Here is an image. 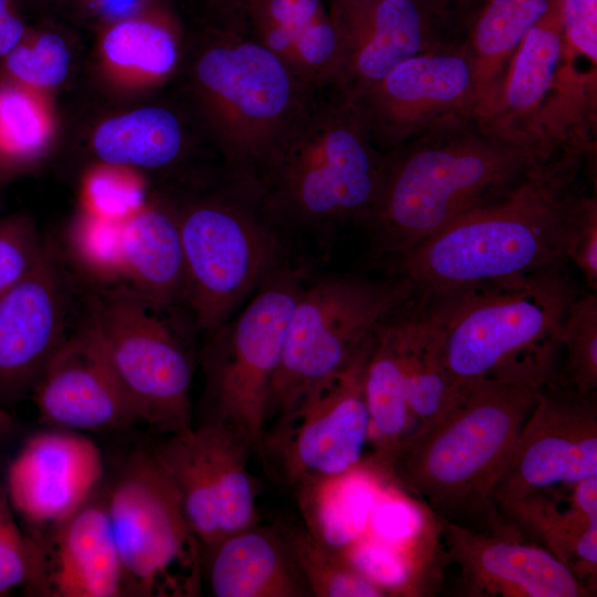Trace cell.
I'll return each mask as SVG.
<instances>
[{
	"instance_id": "1",
	"label": "cell",
	"mask_w": 597,
	"mask_h": 597,
	"mask_svg": "<svg viewBox=\"0 0 597 597\" xmlns=\"http://www.w3.org/2000/svg\"><path fill=\"white\" fill-rule=\"evenodd\" d=\"M523 128L476 109L451 116L389 153L366 224L380 254H400L502 195L573 136Z\"/></svg>"
},
{
	"instance_id": "2",
	"label": "cell",
	"mask_w": 597,
	"mask_h": 597,
	"mask_svg": "<svg viewBox=\"0 0 597 597\" xmlns=\"http://www.w3.org/2000/svg\"><path fill=\"white\" fill-rule=\"evenodd\" d=\"M595 139H570L517 184L398 254L417 294H437L567 266L568 238L588 193Z\"/></svg>"
},
{
	"instance_id": "3",
	"label": "cell",
	"mask_w": 597,
	"mask_h": 597,
	"mask_svg": "<svg viewBox=\"0 0 597 597\" xmlns=\"http://www.w3.org/2000/svg\"><path fill=\"white\" fill-rule=\"evenodd\" d=\"M546 384L500 378L464 386L439 418L416 429L378 463L439 521L507 535L494 492Z\"/></svg>"
},
{
	"instance_id": "4",
	"label": "cell",
	"mask_w": 597,
	"mask_h": 597,
	"mask_svg": "<svg viewBox=\"0 0 597 597\" xmlns=\"http://www.w3.org/2000/svg\"><path fill=\"white\" fill-rule=\"evenodd\" d=\"M389 155L374 143L360 104L317 90L255 179L242 189L273 226L364 222L380 196Z\"/></svg>"
},
{
	"instance_id": "5",
	"label": "cell",
	"mask_w": 597,
	"mask_h": 597,
	"mask_svg": "<svg viewBox=\"0 0 597 597\" xmlns=\"http://www.w3.org/2000/svg\"><path fill=\"white\" fill-rule=\"evenodd\" d=\"M577 291L566 266L417 294L453 385L556 377L561 331Z\"/></svg>"
},
{
	"instance_id": "6",
	"label": "cell",
	"mask_w": 597,
	"mask_h": 597,
	"mask_svg": "<svg viewBox=\"0 0 597 597\" xmlns=\"http://www.w3.org/2000/svg\"><path fill=\"white\" fill-rule=\"evenodd\" d=\"M209 31L189 66L191 94L228 181L244 189L317 90L234 21Z\"/></svg>"
},
{
	"instance_id": "7",
	"label": "cell",
	"mask_w": 597,
	"mask_h": 597,
	"mask_svg": "<svg viewBox=\"0 0 597 597\" xmlns=\"http://www.w3.org/2000/svg\"><path fill=\"white\" fill-rule=\"evenodd\" d=\"M413 295L412 283L401 275L331 276L302 286L272 383L266 426L341 373Z\"/></svg>"
},
{
	"instance_id": "8",
	"label": "cell",
	"mask_w": 597,
	"mask_h": 597,
	"mask_svg": "<svg viewBox=\"0 0 597 597\" xmlns=\"http://www.w3.org/2000/svg\"><path fill=\"white\" fill-rule=\"evenodd\" d=\"M185 293L198 331L210 335L275 270L274 227L229 182L177 211Z\"/></svg>"
},
{
	"instance_id": "9",
	"label": "cell",
	"mask_w": 597,
	"mask_h": 597,
	"mask_svg": "<svg viewBox=\"0 0 597 597\" xmlns=\"http://www.w3.org/2000/svg\"><path fill=\"white\" fill-rule=\"evenodd\" d=\"M302 283L275 269L238 315L211 333L203 352L210 417L234 430L258 451L281 362L287 324Z\"/></svg>"
},
{
	"instance_id": "10",
	"label": "cell",
	"mask_w": 597,
	"mask_h": 597,
	"mask_svg": "<svg viewBox=\"0 0 597 597\" xmlns=\"http://www.w3.org/2000/svg\"><path fill=\"white\" fill-rule=\"evenodd\" d=\"M105 499L127 596L196 593L200 545L174 483L153 452L133 454Z\"/></svg>"
},
{
	"instance_id": "11",
	"label": "cell",
	"mask_w": 597,
	"mask_h": 597,
	"mask_svg": "<svg viewBox=\"0 0 597 597\" xmlns=\"http://www.w3.org/2000/svg\"><path fill=\"white\" fill-rule=\"evenodd\" d=\"M158 311L130 287L118 286L91 297L88 320L138 420L174 434L192 427V366Z\"/></svg>"
},
{
	"instance_id": "12",
	"label": "cell",
	"mask_w": 597,
	"mask_h": 597,
	"mask_svg": "<svg viewBox=\"0 0 597 597\" xmlns=\"http://www.w3.org/2000/svg\"><path fill=\"white\" fill-rule=\"evenodd\" d=\"M373 337L341 373L265 429L258 452L286 483L298 489L358 467L370 430L364 374Z\"/></svg>"
},
{
	"instance_id": "13",
	"label": "cell",
	"mask_w": 597,
	"mask_h": 597,
	"mask_svg": "<svg viewBox=\"0 0 597 597\" xmlns=\"http://www.w3.org/2000/svg\"><path fill=\"white\" fill-rule=\"evenodd\" d=\"M251 451L234 430L212 420L169 434L151 451L180 496L200 552L259 524Z\"/></svg>"
},
{
	"instance_id": "14",
	"label": "cell",
	"mask_w": 597,
	"mask_h": 597,
	"mask_svg": "<svg viewBox=\"0 0 597 597\" xmlns=\"http://www.w3.org/2000/svg\"><path fill=\"white\" fill-rule=\"evenodd\" d=\"M595 394V392H593ZM543 386L494 492L501 512L526 499L597 476L595 395Z\"/></svg>"
},
{
	"instance_id": "15",
	"label": "cell",
	"mask_w": 597,
	"mask_h": 597,
	"mask_svg": "<svg viewBox=\"0 0 597 597\" xmlns=\"http://www.w3.org/2000/svg\"><path fill=\"white\" fill-rule=\"evenodd\" d=\"M376 146L389 154L451 116L484 109L467 42L411 57L358 98Z\"/></svg>"
},
{
	"instance_id": "16",
	"label": "cell",
	"mask_w": 597,
	"mask_h": 597,
	"mask_svg": "<svg viewBox=\"0 0 597 597\" xmlns=\"http://www.w3.org/2000/svg\"><path fill=\"white\" fill-rule=\"evenodd\" d=\"M102 474V453L93 440L50 428L24 441L8 467L3 486L27 534L39 540L93 495Z\"/></svg>"
},
{
	"instance_id": "17",
	"label": "cell",
	"mask_w": 597,
	"mask_h": 597,
	"mask_svg": "<svg viewBox=\"0 0 597 597\" xmlns=\"http://www.w3.org/2000/svg\"><path fill=\"white\" fill-rule=\"evenodd\" d=\"M31 392L39 419L49 428L106 431L139 421L88 318L66 337Z\"/></svg>"
},
{
	"instance_id": "18",
	"label": "cell",
	"mask_w": 597,
	"mask_h": 597,
	"mask_svg": "<svg viewBox=\"0 0 597 597\" xmlns=\"http://www.w3.org/2000/svg\"><path fill=\"white\" fill-rule=\"evenodd\" d=\"M67 283L44 244L35 266L0 297V405L31 392L66 337Z\"/></svg>"
},
{
	"instance_id": "19",
	"label": "cell",
	"mask_w": 597,
	"mask_h": 597,
	"mask_svg": "<svg viewBox=\"0 0 597 597\" xmlns=\"http://www.w3.org/2000/svg\"><path fill=\"white\" fill-rule=\"evenodd\" d=\"M440 522L451 562L469 596L580 597L588 590L576 573L547 548Z\"/></svg>"
},
{
	"instance_id": "20",
	"label": "cell",
	"mask_w": 597,
	"mask_h": 597,
	"mask_svg": "<svg viewBox=\"0 0 597 597\" xmlns=\"http://www.w3.org/2000/svg\"><path fill=\"white\" fill-rule=\"evenodd\" d=\"M34 543L29 591L51 597L127 596L105 493L93 495Z\"/></svg>"
},
{
	"instance_id": "21",
	"label": "cell",
	"mask_w": 597,
	"mask_h": 597,
	"mask_svg": "<svg viewBox=\"0 0 597 597\" xmlns=\"http://www.w3.org/2000/svg\"><path fill=\"white\" fill-rule=\"evenodd\" d=\"M333 7L342 36L341 65L333 85L354 100L399 64L447 43L430 33L416 0Z\"/></svg>"
},
{
	"instance_id": "22",
	"label": "cell",
	"mask_w": 597,
	"mask_h": 597,
	"mask_svg": "<svg viewBox=\"0 0 597 597\" xmlns=\"http://www.w3.org/2000/svg\"><path fill=\"white\" fill-rule=\"evenodd\" d=\"M222 18L237 22L311 90L335 83L342 36L331 0H240Z\"/></svg>"
},
{
	"instance_id": "23",
	"label": "cell",
	"mask_w": 597,
	"mask_h": 597,
	"mask_svg": "<svg viewBox=\"0 0 597 597\" xmlns=\"http://www.w3.org/2000/svg\"><path fill=\"white\" fill-rule=\"evenodd\" d=\"M201 575L216 597H310L281 526L234 533L201 551Z\"/></svg>"
},
{
	"instance_id": "24",
	"label": "cell",
	"mask_w": 597,
	"mask_h": 597,
	"mask_svg": "<svg viewBox=\"0 0 597 597\" xmlns=\"http://www.w3.org/2000/svg\"><path fill=\"white\" fill-rule=\"evenodd\" d=\"M123 277L158 310L185 293V263L177 211L164 205L140 206L121 221Z\"/></svg>"
},
{
	"instance_id": "25",
	"label": "cell",
	"mask_w": 597,
	"mask_h": 597,
	"mask_svg": "<svg viewBox=\"0 0 597 597\" xmlns=\"http://www.w3.org/2000/svg\"><path fill=\"white\" fill-rule=\"evenodd\" d=\"M388 323L399 355L408 408L418 422L416 429L422 428L452 405L459 389L447 374L416 295L392 314Z\"/></svg>"
},
{
	"instance_id": "26",
	"label": "cell",
	"mask_w": 597,
	"mask_h": 597,
	"mask_svg": "<svg viewBox=\"0 0 597 597\" xmlns=\"http://www.w3.org/2000/svg\"><path fill=\"white\" fill-rule=\"evenodd\" d=\"M185 135L174 111L144 106L102 122L94 132L93 148L108 166L161 169L184 155Z\"/></svg>"
},
{
	"instance_id": "27",
	"label": "cell",
	"mask_w": 597,
	"mask_h": 597,
	"mask_svg": "<svg viewBox=\"0 0 597 597\" xmlns=\"http://www.w3.org/2000/svg\"><path fill=\"white\" fill-rule=\"evenodd\" d=\"M551 0H490L465 42L473 55L484 109L501 94L512 57L527 32L545 18Z\"/></svg>"
},
{
	"instance_id": "28",
	"label": "cell",
	"mask_w": 597,
	"mask_h": 597,
	"mask_svg": "<svg viewBox=\"0 0 597 597\" xmlns=\"http://www.w3.org/2000/svg\"><path fill=\"white\" fill-rule=\"evenodd\" d=\"M387 318L375 332L364 374V391L370 419L376 460L384 459L413 432L406 399L402 369Z\"/></svg>"
},
{
	"instance_id": "29",
	"label": "cell",
	"mask_w": 597,
	"mask_h": 597,
	"mask_svg": "<svg viewBox=\"0 0 597 597\" xmlns=\"http://www.w3.org/2000/svg\"><path fill=\"white\" fill-rule=\"evenodd\" d=\"M102 51L114 66L151 77L171 74L180 59L172 24L161 12L139 8L113 20L102 39Z\"/></svg>"
},
{
	"instance_id": "30",
	"label": "cell",
	"mask_w": 597,
	"mask_h": 597,
	"mask_svg": "<svg viewBox=\"0 0 597 597\" xmlns=\"http://www.w3.org/2000/svg\"><path fill=\"white\" fill-rule=\"evenodd\" d=\"M307 585L315 597H383L386 591L355 570L348 562L307 528L281 526Z\"/></svg>"
},
{
	"instance_id": "31",
	"label": "cell",
	"mask_w": 597,
	"mask_h": 597,
	"mask_svg": "<svg viewBox=\"0 0 597 597\" xmlns=\"http://www.w3.org/2000/svg\"><path fill=\"white\" fill-rule=\"evenodd\" d=\"M46 135L48 123L34 91L0 78V175L30 163Z\"/></svg>"
},
{
	"instance_id": "32",
	"label": "cell",
	"mask_w": 597,
	"mask_h": 597,
	"mask_svg": "<svg viewBox=\"0 0 597 597\" xmlns=\"http://www.w3.org/2000/svg\"><path fill=\"white\" fill-rule=\"evenodd\" d=\"M356 469L322 480L331 496L323 510V522L312 534L335 551L346 549L363 536L376 501L373 480Z\"/></svg>"
},
{
	"instance_id": "33",
	"label": "cell",
	"mask_w": 597,
	"mask_h": 597,
	"mask_svg": "<svg viewBox=\"0 0 597 597\" xmlns=\"http://www.w3.org/2000/svg\"><path fill=\"white\" fill-rule=\"evenodd\" d=\"M565 360L555 383L578 394H593L597 387V294H577L570 303L561 331Z\"/></svg>"
},
{
	"instance_id": "34",
	"label": "cell",
	"mask_w": 597,
	"mask_h": 597,
	"mask_svg": "<svg viewBox=\"0 0 597 597\" xmlns=\"http://www.w3.org/2000/svg\"><path fill=\"white\" fill-rule=\"evenodd\" d=\"M70 52L54 32L28 31L23 40L0 61V78L36 91L61 84L69 72Z\"/></svg>"
},
{
	"instance_id": "35",
	"label": "cell",
	"mask_w": 597,
	"mask_h": 597,
	"mask_svg": "<svg viewBox=\"0 0 597 597\" xmlns=\"http://www.w3.org/2000/svg\"><path fill=\"white\" fill-rule=\"evenodd\" d=\"M121 221L93 211L72 229L70 243L75 261L93 281L109 284L123 277Z\"/></svg>"
},
{
	"instance_id": "36",
	"label": "cell",
	"mask_w": 597,
	"mask_h": 597,
	"mask_svg": "<svg viewBox=\"0 0 597 597\" xmlns=\"http://www.w3.org/2000/svg\"><path fill=\"white\" fill-rule=\"evenodd\" d=\"M43 249L30 218L15 214L0 219V297L35 266Z\"/></svg>"
},
{
	"instance_id": "37",
	"label": "cell",
	"mask_w": 597,
	"mask_h": 597,
	"mask_svg": "<svg viewBox=\"0 0 597 597\" xmlns=\"http://www.w3.org/2000/svg\"><path fill=\"white\" fill-rule=\"evenodd\" d=\"M34 544L15 520L3 484H0V596L18 587L29 588L34 573Z\"/></svg>"
},
{
	"instance_id": "38",
	"label": "cell",
	"mask_w": 597,
	"mask_h": 597,
	"mask_svg": "<svg viewBox=\"0 0 597 597\" xmlns=\"http://www.w3.org/2000/svg\"><path fill=\"white\" fill-rule=\"evenodd\" d=\"M343 556L355 570L386 593L407 587L412 578L407 556L396 546L377 538L360 537Z\"/></svg>"
},
{
	"instance_id": "39",
	"label": "cell",
	"mask_w": 597,
	"mask_h": 597,
	"mask_svg": "<svg viewBox=\"0 0 597 597\" xmlns=\"http://www.w3.org/2000/svg\"><path fill=\"white\" fill-rule=\"evenodd\" d=\"M368 523L377 540L398 547L423 533L426 516L413 501L392 495L375 501Z\"/></svg>"
},
{
	"instance_id": "40",
	"label": "cell",
	"mask_w": 597,
	"mask_h": 597,
	"mask_svg": "<svg viewBox=\"0 0 597 597\" xmlns=\"http://www.w3.org/2000/svg\"><path fill=\"white\" fill-rule=\"evenodd\" d=\"M568 262L582 273L590 291L597 290V199L591 193L573 226L567 245Z\"/></svg>"
},
{
	"instance_id": "41",
	"label": "cell",
	"mask_w": 597,
	"mask_h": 597,
	"mask_svg": "<svg viewBox=\"0 0 597 597\" xmlns=\"http://www.w3.org/2000/svg\"><path fill=\"white\" fill-rule=\"evenodd\" d=\"M562 23L575 55L597 61V0H563Z\"/></svg>"
},
{
	"instance_id": "42",
	"label": "cell",
	"mask_w": 597,
	"mask_h": 597,
	"mask_svg": "<svg viewBox=\"0 0 597 597\" xmlns=\"http://www.w3.org/2000/svg\"><path fill=\"white\" fill-rule=\"evenodd\" d=\"M28 31L17 0H0V61L23 40Z\"/></svg>"
},
{
	"instance_id": "43",
	"label": "cell",
	"mask_w": 597,
	"mask_h": 597,
	"mask_svg": "<svg viewBox=\"0 0 597 597\" xmlns=\"http://www.w3.org/2000/svg\"><path fill=\"white\" fill-rule=\"evenodd\" d=\"M569 504L587 519L597 521V476L575 483L570 488Z\"/></svg>"
},
{
	"instance_id": "44",
	"label": "cell",
	"mask_w": 597,
	"mask_h": 597,
	"mask_svg": "<svg viewBox=\"0 0 597 597\" xmlns=\"http://www.w3.org/2000/svg\"><path fill=\"white\" fill-rule=\"evenodd\" d=\"M84 4L112 20L123 18L142 7V0H82Z\"/></svg>"
},
{
	"instance_id": "45",
	"label": "cell",
	"mask_w": 597,
	"mask_h": 597,
	"mask_svg": "<svg viewBox=\"0 0 597 597\" xmlns=\"http://www.w3.org/2000/svg\"><path fill=\"white\" fill-rule=\"evenodd\" d=\"M19 430V425L12 415L0 405V442L12 438Z\"/></svg>"
},
{
	"instance_id": "46",
	"label": "cell",
	"mask_w": 597,
	"mask_h": 597,
	"mask_svg": "<svg viewBox=\"0 0 597 597\" xmlns=\"http://www.w3.org/2000/svg\"><path fill=\"white\" fill-rule=\"evenodd\" d=\"M240 0H213V3L220 10V15L228 14L231 12L234 7L239 3Z\"/></svg>"
},
{
	"instance_id": "47",
	"label": "cell",
	"mask_w": 597,
	"mask_h": 597,
	"mask_svg": "<svg viewBox=\"0 0 597 597\" xmlns=\"http://www.w3.org/2000/svg\"><path fill=\"white\" fill-rule=\"evenodd\" d=\"M331 1L335 6H348V4L370 2L374 0H331Z\"/></svg>"
}]
</instances>
